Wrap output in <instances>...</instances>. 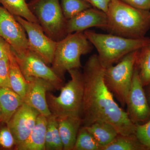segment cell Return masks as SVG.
<instances>
[{"label":"cell","mask_w":150,"mask_h":150,"mask_svg":"<svg viewBox=\"0 0 150 150\" xmlns=\"http://www.w3.org/2000/svg\"><path fill=\"white\" fill-rule=\"evenodd\" d=\"M8 56L11 88L20 96L23 100L27 91L28 82L22 73L11 48Z\"/></svg>","instance_id":"cell-18"},{"label":"cell","mask_w":150,"mask_h":150,"mask_svg":"<svg viewBox=\"0 0 150 150\" xmlns=\"http://www.w3.org/2000/svg\"><path fill=\"white\" fill-rule=\"evenodd\" d=\"M105 68L97 54L91 56L84 67L82 125L86 126L96 121H103L112 125L119 134H135L137 125L115 102L105 84Z\"/></svg>","instance_id":"cell-1"},{"label":"cell","mask_w":150,"mask_h":150,"mask_svg":"<svg viewBox=\"0 0 150 150\" xmlns=\"http://www.w3.org/2000/svg\"><path fill=\"white\" fill-rule=\"evenodd\" d=\"M24 103L20 96L9 88H0V121L7 123L17 110Z\"/></svg>","instance_id":"cell-17"},{"label":"cell","mask_w":150,"mask_h":150,"mask_svg":"<svg viewBox=\"0 0 150 150\" xmlns=\"http://www.w3.org/2000/svg\"><path fill=\"white\" fill-rule=\"evenodd\" d=\"M73 150H102V146L85 126L81 127Z\"/></svg>","instance_id":"cell-24"},{"label":"cell","mask_w":150,"mask_h":150,"mask_svg":"<svg viewBox=\"0 0 150 150\" xmlns=\"http://www.w3.org/2000/svg\"><path fill=\"white\" fill-rule=\"evenodd\" d=\"M15 144L13 135L8 127H4L0 131V145L5 149H10Z\"/></svg>","instance_id":"cell-28"},{"label":"cell","mask_w":150,"mask_h":150,"mask_svg":"<svg viewBox=\"0 0 150 150\" xmlns=\"http://www.w3.org/2000/svg\"><path fill=\"white\" fill-rule=\"evenodd\" d=\"M57 118L59 134L63 145V150H73L79 130L82 125L80 117L66 116Z\"/></svg>","instance_id":"cell-15"},{"label":"cell","mask_w":150,"mask_h":150,"mask_svg":"<svg viewBox=\"0 0 150 150\" xmlns=\"http://www.w3.org/2000/svg\"><path fill=\"white\" fill-rule=\"evenodd\" d=\"M71 79L61 89L59 96L48 91L46 99L49 110L56 118L73 116L81 118L84 96L83 73L80 69L68 71Z\"/></svg>","instance_id":"cell-4"},{"label":"cell","mask_w":150,"mask_h":150,"mask_svg":"<svg viewBox=\"0 0 150 150\" xmlns=\"http://www.w3.org/2000/svg\"><path fill=\"white\" fill-rule=\"evenodd\" d=\"M11 49L10 45L0 36V59L8 56Z\"/></svg>","instance_id":"cell-31"},{"label":"cell","mask_w":150,"mask_h":150,"mask_svg":"<svg viewBox=\"0 0 150 150\" xmlns=\"http://www.w3.org/2000/svg\"><path fill=\"white\" fill-rule=\"evenodd\" d=\"M61 6L64 16L67 20L93 7L84 0H61Z\"/></svg>","instance_id":"cell-25"},{"label":"cell","mask_w":150,"mask_h":150,"mask_svg":"<svg viewBox=\"0 0 150 150\" xmlns=\"http://www.w3.org/2000/svg\"><path fill=\"white\" fill-rule=\"evenodd\" d=\"M1 109H0V119H1Z\"/></svg>","instance_id":"cell-33"},{"label":"cell","mask_w":150,"mask_h":150,"mask_svg":"<svg viewBox=\"0 0 150 150\" xmlns=\"http://www.w3.org/2000/svg\"><path fill=\"white\" fill-rule=\"evenodd\" d=\"M112 0H90L91 4L93 7L107 12L109 4Z\"/></svg>","instance_id":"cell-30"},{"label":"cell","mask_w":150,"mask_h":150,"mask_svg":"<svg viewBox=\"0 0 150 150\" xmlns=\"http://www.w3.org/2000/svg\"><path fill=\"white\" fill-rule=\"evenodd\" d=\"M27 33L28 49L42 59L47 65L51 64L54 59L57 41L48 37L40 25L14 16Z\"/></svg>","instance_id":"cell-9"},{"label":"cell","mask_w":150,"mask_h":150,"mask_svg":"<svg viewBox=\"0 0 150 150\" xmlns=\"http://www.w3.org/2000/svg\"><path fill=\"white\" fill-rule=\"evenodd\" d=\"M109 33L129 38H140L150 28V11L133 7L120 0H112L106 12Z\"/></svg>","instance_id":"cell-2"},{"label":"cell","mask_w":150,"mask_h":150,"mask_svg":"<svg viewBox=\"0 0 150 150\" xmlns=\"http://www.w3.org/2000/svg\"><path fill=\"white\" fill-rule=\"evenodd\" d=\"M39 114L36 109L24 103L7 123L13 135L16 146L23 143L29 136Z\"/></svg>","instance_id":"cell-12"},{"label":"cell","mask_w":150,"mask_h":150,"mask_svg":"<svg viewBox=\"0 0 150 150\" xmlns=\"http://www.w3.org/2000/svg\"><path fill=\"white\" fill-rule=\"evenodd\" d=\"M47 118L39 114L35 126L25 141L16 146L18 150H45Z\"/></svg>","instance_id":"cell-16"},{"label":"cell","mask_w":150,"mask_h":150,"mask_svg":"<svg viewBox=\"0 0 150 150\" xmlns=\"http://www.w3.org/2000/svg\"><path fill=\"white\" fill-rule=\"evenodd\" d=\"M108 17L106 13L92 7L67 20V34L83 31L92 27L106 30Z\"/></svg>","instance_id":"cell-13"},{"label":"cell","mask_w":150,"mask_h":150,"mask_svg":"<svg viewBox=\"0 0 150 150\" xmlns=\"http://www.w3.org/2000/svg\"><path fill=\"white\" fill-rule=\"evenodd\" d=\"M135 66L143 86L150 83V42L138 50Z\"/></svg>","instance_id":"cell-21"},{"label":"cell","mask_w":150,"mask_h":150,"mask_svg":"<svg viewBox=\"0 0 150 150\" xmlns=\"http://www.w3.org/2000/svg\"><path fill=\"white\" fill-rule=\"evenodd\" d=\"M102 150H147L135 134H118L112 142L102 148Z\"/></svg>","instance_id":"cell-20"},{"label":"cell","mask_w":150,"mask_h":150,"mask_svg":"<svg viewBox=\"0 0 150 150\" xmlns=\"http://www.w3.org/2000/svg\"><path fill=\"white\" fill-rule=\"evenodd\" d=\"M86 37L98 53V58L105 67L118 63L124 56L139 50L150 42V38H129L119 35L83 31Z\"/></svg>","instance_id":"cell-3"},{"label":"cell","mask_w":150,"mask_h":150,"mask_svg":"<svg viewBox=\"0 0 150 150\" xmlns=\"http://www.w3.org/2000/svg\"><path fill=\"white\" fill-rule=\"evenodd\" d=\"M26 0H0V4L11 13L26 20L39 23L36 17L29 9Z\"/></svg>","instance_id":"cell-22"},{"label":"cell","mask_w":150,"mask_h":150,"mask_svg":"<svg viewBox=\"0 0 150 150\" xmlns=\"http://www.w3.org/2000/svg\"><path fill=\"white\" fill-rule=\"evenodd\" d=\"M144 87L135 66L126 105L129 118L136 125L150 119V107Z\"/></svg>","instance_id":"cell-10"},{"label":"cell","mask_w":150,"mask_h":150,"mask_svg":"<svg viewBox=\"0 0 150 150\" xmlns=\"http://www.w3.org/2000/svg\"><path fill=\"white\" fill-rule=\"evenodd\" d=\"M85 127L92 134L97 142L102 146V149L119 134L112 125L103 121H96Z\"/></svg>","instance_id":"cell-19"},{"label":"cell","mask_w":150,"mask_h":150,"mask_svg":"<svg viewBox=\"0 0 150 150\" xmlns=\"http://www.w3.org/2000/svg\"><path fill=\"white\" fill-rule=\"evenodd\" d=\"M135 134L147 150H150V119L143 124H137Z\"/></svg>","instance_id":"cell-26"},{"label":"cell","mask_w":150,"mask_h":150,"mask_svg":"<svg viewBox=\"0 0 150 150\" xmlns=\"http://www.w3.org/2000/svg\"><path fill=\"white\" fill-rule=\"evenodd\" d=\"M146 90L145 91L149 104L150 107V83L147 86H146Z\"/></svg>","instance_id":"cell-32"},{"label":"cell","mask_w":150,"mask_h":150,"mask_svg":"<svg viewBox=\"0 0 150 150\" xmlns=\"http://www.w3.org/2000/svg\"><path fill=\"white\" fill-rule=\"evenodd\" d=\"M84 1H86L88 2L90 4V0H84Z\"/></svg>","instance_id":"cell-34"},{"label":"cell","mask_w":150,"mask_h":150,"mask_svg":"<svg viewBox=\"0 0 150 150\" xmlns=\"http://www.w3.org/2000/svg\"><path fill=\"white\" fill-rule=\"evenodd\" d=\"M138 50L127 54L115 66L105 68V82L121 106L126 105L131 87Z\"/></svg>","instance_id":"cell-7"},{"label":"cell","mask_w":150,"mask_h":150,"mask_svg":"<svg viewBox=\"0 0 150 150\" xmlns=\"http://www.w3.org/2000/svg\"><path fill=\"white\" fill-rule=\"evenodd\" d=\"M129 5L144 10L150 11V0H120Z\"/></svg>","instance_id":"cell-29"},{"label":"cell","mask_w":150,"mask_h":150,"mask_svg":"<svg viewBox=\"0 0 150 150\" xmlns=\"http://www.w3.org/2000/svg\"><path fill=\"white\" fill-rule=\"evenodd\" d=\"M28 82L27 91L23 101L35 108L41 115L46 117L52 114L48 107L46 94L54 90L49 84L43 80L33 79Z\"/></svg>","instance_id":"cell-14"},{"label":"cell","mask_w":150,"mask_h":150,"mask_svg":"<svg viewBox=\"0 0 150 150\" xmlns=\"http://www.w3.org/2000/svg\"><path fill=\"white\" fill-rule=\"evenodd\" d=\"M93 48L83 31L68 34L57 41L51 68L64 80L66 72L80 69L81 56L90 53Z\"/></svg>","instance_id":"cell-5"},{"label":"cell","mask_w":150,"mask_h":150,"mask_svg":"<svg viewBox=\"0 0 150 150\" xmlns=\"http://www.w3.org/2000/svg\"><path fill=\"white\" fill-rule=\"evenodd\" d=\"M28 6L48 37L59 41L68 35L59 0H31Z\"/></svg>","instance_id":"cell-6"},{"label":"cell","mask_w":150,"mask_h":150,"mask_svg":"<svg viewBox=\"0 0 150 150\" xmlns=\"http://www.w3.org/2000/svg\"><path fill=\"white\" fill-rule=\"evenodd\" d=\"M0 36L10 45L15 54L25 53L28 49L25 30L14 16L0 6Z\"/></svg>","instance_id":"cell-11"},{"label":"cell","mask_w":150,"mask_h":150,"mask_svg":"<svg viewBox=\"0 0 150 150\" xmlns=\"http://www.w3.org/2000/svg\"><path fill=\"white\" fill-rule=\"evenodd\" d=\"M8 56L0 59V88H11Z\"/></svg>","instance_id":"cell-27"},{"label":"cell","mask_w":150,"mask_h":150,"mask_svg":"<svg viewBox=\"0 0 150 150\" xmlns=\"http://www.w3.org/2000/svg\"><path fill=\"white\" fill-rule=\"evenodd\" d=\"M46 118L47 125L45 139L46 150H63L57 118L53 114Z\"/></svg>","instance_id":"cell-23"},{"label":"cell","mask_w":150,"mask_h":150,"mask_svg":"<svg viewBox=\"0 0 150 150\" xmlns=\"http://www.w3.org/2000/svg\"><path fill=\"white\" fill-rule=\"evenodd\" d=\"M12 51L27 81L33 79L43 80L57 90H61L64 85V80L56 74L52 68L33 52L28 50L23 54H17Z\"/></svg>","instance_id":"cell-8"}]
</instances>
